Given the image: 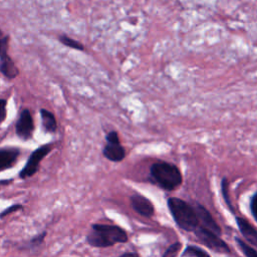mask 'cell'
Listing matches in <instances>:
<instances>
[{
	"label": "cell",
	"mask_w": 257,
	"mask_h": 257,
	"mask_svg": "<svg viewBox=\"0 0 257 257\" xmlns=\"http://www.w3.org/2000/svg\"><path fill=\"white\" fill-rule=\"evenodd\" d=\"M128 237L119 226L92 224L91 231L86 236V242L92 247L107 248L116 243H125Z\"/></svg>",
	"instance_id": "cell-1"
},
{
	"label": "cell",
	"mask_w": 257,
	"mask_h": 257,
	"mask_svg": "<svg viewBox=\"0 0 257 257\" xmlns=\"http://www.w3.org/2000/svg\"><path fill=\"white\" fill-rule=\"evenodd\" d=\"M150 176L159 187L167 191L177 189L183 181L179 168L174 164L164 161L154 163L151 166Z\"/></svg>",
	"instance_id": "cell-2"
},
{
	"label": "cell",
	"mask_w": 257,
	"mask_h": 257,
	"mask_svg": "<svg viewBox=\"0 0 257 257\" xmlns=\"http://www.w3.org/2000/svg\"><path fill=\"white\" fill-rule=\"evenodd\" d=\"M167 205L176 224L187 232H194L199 225L194 208L186 201L177 197L169 198Z\"/></svg>",
	"instance_id": "cell-3"
},
{
	"label": "cell",
	"mask_w": 257,
	"mask_h": 257,
	"mask_svg": "<svg viewBox=\"0 0 257 257\" xmlns=\"http://www.w3.org/2000/svg\"><path fill=\"white\" fill-rule=\"evenodd\" d=\"M194 233L199 242H201L203 245L213 250L214 252L221 254H229L231 252L229 245L225 241H223L219 235L213 233L212 231L198 225L197 228L194 230Z\"/></svg>",
	"instance_id": "cell-4"
},
{
	"label": "cell",
	"mask_w": 257,
	"mask_h": 257,
	"mask_svg": "<svg viewBox=\"0 0 257 257\" xmlns=\"http://www.w3.org/2000/svg\"><path fill=\"white\" fill-rule=\"evenodd\" d=\"M51 150H52L51 145L47 144V145H43V146L39 147L38 149H36L35 151H33L32 154L30 155L29 159L27 160L25 166L20 171L19 178L27 179V178H30L33 175H35L39 170L40 162L50 153Z\"/></svg>",
	"instance_id": "cell-5"
},
{
	"label": "cell",
	"mask_w": 257,
	"mask_h": 257,
	"mask_svg": "<svg viewBox=\"0 0 257 257\" xmlns=\"http://www.w3.org/2000/svg\"><path fill=\"white\" fill-rule=\"evenodd\" d=\"M15 127L16 134L20 139L27 141L32 137L34 131V123L32 115L28 109H23L21 111Z\"/></svg>",
	"instance_id": "cell-6"
},
{
	"label": "cell",
	"mask_w": 257,
	"mask_h": 257,
	"mask_svg": "<svg viewBox=\"0 0 257 257\" xmlns=\"http://www.w3.org/2000/svg\"><path fill=\"white\" fill-rule=\"evenodd\" d=\"M193 208L196 212L199 224L201 223L200 226H202L220 236L222 233V230L219 227V225L217 224V222L214 220V218L212 217L211 213L203 205H200V204H196V206Z\"/></svg>",
	"instance_id": "cell-7"
},
{
	"label": "cell",
	"mask_w": 257,
	"mask_h": 257,
	"mask_svg": "<svg viewBox=\"0 0 257 257\" xmlns=\"http://www.w3.org/2000/svg\"><path fill=\"white\" fill-rule=\"evenodd\" d=\"M131 205L133 209L143 217H152L155 214V207L153 203L145 196L135 193L131 196Z\"/></svg>",
	"instance_id": "cell-8"
},
{
	"label": "cell",
	"mask_w": 257,
	"mask_h": 257,
	"mask_svg": "<svg viewBox=\"0 0 257 257\" xmlns=\"http://www.w3.org/2000/svg\"><path fill=\"white\" fill-rule=\"evenodd\" d=\"M236 224L238 226L239 231L242 236L249 242V244L253 246H257V231L253 225H251L246 219L243 217H236Z\"/></svg>",
	"instance_id": "cell-9"
},
{
	"label": "cell",
	"mask_w": 257,
	"mask_h": 257,
	"mask_svg": "<svg viewBox=\"0 0 257 257\" xmlns=\"http://www.w3.org/2000/svg\"><path fill=\"white\" fill-rule=\"evenodd\" d=\"M20 155V151L16 148L0 149V172L12 168Z\"/></svg>",
	"instance_id": "cell-10"
},
{
	"label": "cell",
	"mask_w": 257,
	"mask_h": 257,
	"mask_svg": "<svg viewBox=\"0 0 257 257\" xmlns=\"http://www.w3.org/2000/svg\"><path fill=\"white\" fill-rule=\"evenodd\" d=\"M102 155L107 160L117 163L124 159L125 150L120 143H107L102 149Z\"/></svg>",
	"instance_id": "cell-11"
},
{
	"label": "cell",
	"mask_w": 257,
	"mask_h": 257,
	"mask_svg": "<svg viewBox=\"0 0 257 257\" xmlns=\"http://www.w3.org/2000/svg\"><path fill=\"white\" fill-rule=\"evenodd\" d=\"M0 72L8 78H14L19 73L18 68L16 67L13 60L8 56V54L0 57Z\"/></svg>",
	"instance_id": "cell-12"
},
{
	"label": "cell",
	"mask_w": 257,
	"mask_h": 257,
	"mask_svg": "<svg viewBox=\"0 0 257 257\" xmlns=\"http://www.w3.org/2000/svg\"><path fill=\"white\" fill-rule=\"evenodd\" d=\"M40 115L42 119V125L46 133H55L57 130V122L54 114L44 108L40 109Z\"/></svg>",
	"instance_id": "cell-13"
},
{
	"label": "cell",
	"mask_w": 257,
	"mask_h": 257,
	"mask_svg": "<svg viewBox=\"0 0 257 257\" xmlns=\"http://www.w3.org/2000/svg\"><path fill=\"white\" fill-rule=\"evenodd\" d=\"M181 257H210V255L208 252L198 246L188 245L183 251Z\"/></svg>",
	"instance_id": "cell-14"
},
{
	"label": "cell",
	"mask_w": 257,
	"mask_h": 257,
	"mask_svg": "<svg viewBox=\"0 0 257 257\" xmlns=\"http://www.w3.org/2000/svg\"><path fill=\"white\" fill-rule=\"evenodd\" d=\"M235 241H236V244L238 245V247L240 248L241 252L245 255V257H257L256 250L253 247H251L248 243H246L239 237H235Z\"/></svg>",
	"instance_id": "cell-15"
},
{
	"label": "cell",
	"mask_w": 257,
	"mask_h": 257,
	"mask_svg": "<svg viewBox=\"0 0 257 257\" xmlns=\"http://www.w3.org/2000/svg\"><path fill=\"white\" fill-rule=\"evenodd\" d=\"M58 39L63 45H65L69 48H72V49H75V50H83L84 49L83 45L79 41H77L75 39H72V38H70L69 36H67L65 34L60 35Z\"/></svg>",
	"instance_id": "cell-16"
},
{
	"label": "cell",
	"mask_w": 257,
	"mask_h": 257,
	"mask_svg": "<svg viewBox=\"0 0 257 257\" xmlns=\"http://www.w3.org/2000/svg\"><path fill=\"white\" fill-rule=\"evenodd\" d=\"M221 192H222V196H223V198H224V200H225V203H226V205H227V207L229 208V210L232 212V213H234V208H233V206H232V204H231V201H230V197H229V192H228V180H227V178H223L222 179V181H221Z\"/></svg>",
	"instance_id": "cell-17"
},
{
	"label": "cell",
	"mask_w": 257,
	"mask_h": 257,
	"mask_svg": "<svg viewBox=\"0 0 257 257\" xmlns=\"http://www.w3.org/2000/svg\"><path fill=\"white\" fill-rule=\"evenodd\" d=\"M181 249H182V244L181 242L177 241L167 248V250L164 252L162 257H177Z\"/></svg>",
	"instance_id": "cell-18"
},
{
	"label": "cell",
	"mask_w": 257,
	"mask_h": 257,
	"mask_svg": "<svg viewBox=\"0 0 257 257\" xmlns=\"http://www.w3.org/2000/svg\"><path fill=\"white\" fill-rule=\"evenodd\" d=\"M23 209V206L21 204H13L9 207H7L6 209H4L2 212H0V219L12 214V213H15L19 210H22Z\"/></svg>",
	"instance_id": "cell-19"
},
{
	"label": "cell",
	"mask_w": 257,
	"mask_h": 257,
	"mask_svg": "<svg viewBox=\"0 0 257 257\" xmlns=\"http://www.w3.org/2000/svg\"><path fill=\"white\" fill-rule=\"evenodd\" d=\"M46 234H47L46 231H43V232L39 233L38 235L34 236L33 238L30 239L29 245H30L31 247H37V246L41 245V244L43 243V241H44V238L46 237Z\"/></svg>",
	"instance_id": "cell-20"
},
{
	"label": "cell",
	"mask_w": 257,
	"mask_h": 257,
	"mask_svg": "<svg viewBox=\"0 0 257 257\" xmlns=\"http://www.w3.org/2000/svg\"><path fill=\"white\" fill-rule=\"evenodd\" d=\"M256 196H257V194H256V192H254L253 194H252V196L250 197V203H249V209H250V213H251V215H252V217H253V219L254 220H256L257 219V217H256V213H255V210H256V208H255V205H256Z\"/></svg>",
	"instance_id": "cell-21"
},
{
	"label": "cell",
	"mask_w": 257,
	"mask_h": 257,
	"mask_svg": "<svg viewBox=\"0 0 257 257\" xmlns=\"http://www.w3.org/2000/svg\"><path fill=\"white\" fill-rule=\"evenodd\" d=\"M106 142L107 143H120L119 142V137H118V134L115 132V131H111L109 132L106 137Z\"/></svg>",
	"instance_id": "cell-22"
},
{
	"label": "cell",
	"mask_w": 257,
	"mask_h": 257,
	"mask_svg": "<svg viewBox=\"0 0 257 257\" xmlns=\"http://www.w3.org/2000/svg\"><path fill=\"white\" fill-rule=\"evenodd\" d=\"M6 117V100L0 98V122Z\"/></svg>",
	"instance_id": "cell-23"
},
{
	"label": "cell",
	"mask_w": 257,
	"mask_h": 257,
	"mask_svg": "<svg viewBox=\"0 0 257 257\" xmlns=\"http://www.w3.org/2000/svg\"><path fill=\"white\" fill-rule=\"evenodd\" d=\"M118 257H140V255L137 252H125L119 255Z\"/></svg>",
	"instance_id": "cell-24"
},
{
	"label": "cell",
	"mask_w": 257,
	"mask_h": 257,
	"mask_svg": "<svg viewBox=\"0 0 257 257\" xmlns=\"http://www.w3.org/2000/svg\"><path fill=\"white\" fill-rule=\"evenodd\" d=\"M13 180L12 179H9V180H0V188L2 186H6V185H9Z\"/></svg>",
	"instance_id": "cell-25"
},
{
	"label": "cell",
	"mask_w": 257,
	"mask_h": 257,
	"mask_svg": "<svg viewBox=\"0 0 257 257\" xmlns=\"http://www.w3.org/2000/svg\"><path fill=\"white\" fill-rule=\"evenodd\" d=\"M3 35H4V34H3V32H2V31H1V30H0V37H2V36H3Z\"/></svg>",
	"instance_id": "cell-26"
}]
</instances>
